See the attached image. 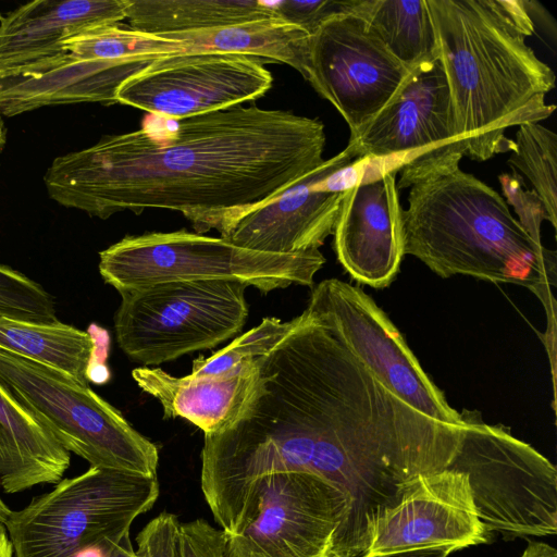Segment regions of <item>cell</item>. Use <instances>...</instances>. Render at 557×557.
Instances as JSON below:
<instances>
[{"instance_id": "cell-7", "label": "cell", "mask_w": 557, "mask_h": 557, "mask_svg": "<svg viewBox=\"0 0 557 557\" xmlns=\"http://www.w3.org/2000/svg\"><path fill=\"white\" fill-rule=\"evenodd\" d=\"M460 446L448 469L467 474L478 517L507 537L557 532V469L502 424L463 409Z\"/></svg>"}, {"instance_id": "cell-20", "label": "cell", "mask_w": 557, "mask_h": 557, "mask_svg": "<svg viewBox=\"0 0 557 557\" xmlns=\"http://www.w3.org/2000/svg\"><path fill=\"white\" fill-rule=\"evenodd\" d=\"M137 386L156 398L165 418H183L205 434L234 425L252 403L259 383L258 359L230 372L206 376H174L159 368L132 371Z\"/></svg>"}, {"instance_id": "cell-1", "label": "cell", "mask_w": 557, "mask_h": 557, "mask_svg": "<svg viewBox=\"0 0 557 557\" xmlns=\"http://www.w3.org/2000/svg\"><path fill=\"white\" fill-rule=\"evenodd\" d=\"M258 358L259 383L245 414L205 434L200 484L226 535L257 513L267 476H322L361 506L393 494L449 437V426L395 396L307 310Z\"/></svg>"}, {"instance_id": "cell-39", "label": "cell", "mask_w": 557, "mask_h": 557, "mask_svg": "<svg viewBox=\"0 0 557 557\" xmlns=\"http://www.w3.org/2000/svg\"><path fill=\"white\" fill-rule=\"evenodd\" d=\"M5 140H7V129H5L3 120H2V117L0 115V153L3 150V147L5 145Z\"/></svg>"}, {"instance_id": "cell-35", "label": "cell", "mask_w": 557, "mask_h": 557, "mask_svg": "<svg viewBox=\"0 0 557 557\" xmlns=\"http://www.w3.org/2000/svg\"><path fill=\"white\" fill-rule=\"evenodd\" d=\"M521 557H557V550L546 543L531 542Z\"/></svg>"}, {"instance_id": "cell-33", "label": "cell", "mask_w": 557, "mask_h": 557, "mask_svg": "<svg viewBox=\"0 0 557 557\" xmlns=\"http://www.w3.org/2000/svg\"><path fill=\"white\" fill-rule=\"evenodd\" d=\"M180 523L176 516L169 512L150 520L136 537L139 557H174Z\"/></svg>"}, {"instance_id": "cell-3", "label": "cell", "mask_w": 557, "mask_h": 557, "mask_svg": "<svg viewBox=\"0 0 557 557\" xmlns=\"http://www.w3.org/2000/svg\"><path fill=\"white\" fill-rule=\"evenodd\" d=\"M465 156L511 151L507 128L547 119L555 74L527 45L534 23L519 0H425Z\"/></svg>"}, {"instance_id": "cell-34", "label": "cell", "mask_w": 557, "mask_h": 557, "mask_svg": "<svg viewBox=\"0 0 557 557\" xmlns=\"http://www.w3.org/2000/svg\"><path fill=\"white\" fill-rule=\"evenodd\" d=\"M453 552L454 550L448 547H428L374 555L371 557H447Z\"/></svg>"}, {"instance_id": "cell-29", "label": "cell", "mask_w": 557, "mask_h": 557, "mask_svg": "<svg viewBox=\"0 0 557 557\" xmlns=\"http://www.w3.org/2000/svg\"><path fill=\"white\" fill-rule=\"evenodd\" d=\"M3 318L37 323L59 321L54 300L42 286L0 264V319Z\"/></svg>"}, {"instance_id": "cell-9", "label": "cell", "mask_w": 557, "mask_h": 557, "mask_svg": "<svg viewBox=\"0 0 557 557\" xmlns=\"http://www.w3.org/2000/svg\"><path fill=\"white\" fill-rule=\"evenodd\" d=\"M0 380L69 453L90 467L157 475V446L89 386L1 349Z\"/></svg>"}, {"instance_id": "cell-15", "label": "cell", "mask_w": 557, "mask_h": 557, "mask_svg": "<svg viewBox=\"0 0 557 557\" xmlns=\"http://www.w3.org/2000/svg\"><path fill=\"white\" fill-rule=\"evenodd\" d=\"M348 146L324 160L299 182L276 197L224 224L219 233L236 246L277 255L319 250L334 234L344 191L333 188L331 177L355 159Z\"/></svg>"}, {"instance_id": "cell-10", "label": "cell", "mask_w": 557, "mask_h": 557, "mask_svg": "<svg viewBox=\"0 0 557 557\" xmlns=\"http://www.w3.org/2000/svg\"><path fill=\"white\" fill-rule=\"evenodd\" d=\"M334 331L395 396L444 424L465 426L461 413L431 381L386 313L360 287L337 278L320 282L306 309Z\"/></svg>"}, {"instance_id": "cell-8", "label": "cell", "mask_w": 557, "mask_h": 557, "mask_svg": "<svg viewBox=\"0 0 557 557\" xmlns=\"http://www.w3.org/2000/svg\"><path fill=\"white\" fill-rule=\"evenodd\" d=\"M248 286L226 281L166 282L121 292L116 342L141 367L210 349L237 335L248 317Z\"/></svg>"}, {"instance_id": "cell-16", "label": "cell", "mask_w": 557, "mask_h": 557, "mask_svg": "<svg viewBox=\"0 0 557 557\" xmlns=\"http://www.w3.org/2000/svg\"><path fill=\"white\" fill-rule=\"evenodd\" d=\"M458 143L461 140L449 86L437 59L410 72L391 100L348 144L357 159H394L404 165L416 156Z\"/></svg>"}, {"instance_id": "cell-30", "label": "cell", "mask_w": 557, "mask_h": 557, "mask_svg": "<svg viewBox=\"0 0 557 557\" xmlns=\"http://www.w3.org/2000/svg\"><path fill=\"white\" fill-rule=\"evenodd\" d=\"M226 534L207 520L180 523L174 557H227Z\"/></svg>"}, {"instance_id": "cell-41", "label": "cell", "mask_w": 557, "mask_h": 557, "mask_svg": "<svg viewBox=\"0 0 557 557\" xmlns=\"http://www.w3.org/2000/svg\"><path fill=\"white\" fill-rule=\"evenodd\" d=\"M2 17H3V16H2V15H1V13H0V20H1Z\"/></svg>"}, {"instance_id": "cell-4", "label": "cell", "mask_w": 557, "mask_h": 557, "mask_svg": "<svg viewBox=\"0 0 557 557\" xmlns=\"http://www.w3.org/2000/svg\"><path fill=\"white\" fill-rule=\"evenodd\" d=\"M461 143L416 156L400 171L410 188L403 210L404 253L435 274H461L530 288L539 298L556 282V256L536 243L493 188L459 162Z\"/></svg>"}, {"instance_id": "cell-32", "label": "cell", "mask_w": 557, "mask_h": 557, "mask_svg": "<svg viewBox=\"0 0 557 557\" xmlns=\"http://www.w3.org/2000/svg\"><path fill=\"white\" fill-rule=\"evenodd\" d=\"M500 184L508 201L515 207L519 222L536 243L541 242V224L547 220L541 199L534 191L522 189L521 182L513 175L499 176Z\"/></svg>"}, {"instance_id": "cell-28", "label": "cell", "mask_w": 557, "mask_h": 557, "mask_svg": "<svg viewBox=\"0 0 557 557\" xmlns=\"http://www.w3.org/2000/svg\"><path fill=\"white\" fill-rule=\"evenodd\" d=\"M299 319V315L289 321L264 318L260 324L236 337L230 345L209 358L195 359L190 374L195 376L223 374L244 362L253 361L267 355L296 327Z\"/></svg>"}, {"instance_id": "cell-11", "label": "cell", "mask_w": 557, "mask_h": 557, "mask_svg": "<svg viewBox=\"0 0 557 557\" xmlns=\"http://www.w3.org/2000/svg\"><path fill=\"white\" fill-rule=\"evenodd\" d=\"M409 74L352 10L329 17L309 36L302 77L342 114L350 139L381 111Z\"/></svg>"}, {"instance_id": "cell-5", "label": "cell", "mask_w": 557, "mask_h": 557, "mask_svg": "<svg viewBox=\"0 0 557 557\" xmlns=\"http://www.w3.org/2000/svg\"><path fill=\"white\" fill-rule=\"evenodd\" d=\"M104 283L119 293L166 282L226 281L262 293L310 286L324 265L320 250L277 255L185 230L128 235L99 253Z\"/></svg>"}, {"instance_id": "cell-38", "label": "cell", "mask_w": 557, "mask_h": 557, "mask_svg": "<svg viewBox=\"0 0 557 557\" xmlns=\"http://www.w3.org/2000/svg\"><path fill=\"white\" fill-rule=\"evenodd\" d=\"M12 510L4 504V502L0 497V523L4 524L8 520Z\"/></svg>"}, {"instance_id": "cell-31", "label": "cell", "mask_w": 557, "mask_h": 557, "mask_svg": "<svg viewBox=\"0 0 557 557\" xmlns=\"http://www.w3.org/2000/svg\"><path fill=\"white\" fill-rule=\"evenodd\" d=\"M352 4L354 0H283L273 2V9L277 17L311 34L329 17L351 10Z\"/></svg>"}, {"instance_id": "cell-27", "label": "cell", "mask_w": 557, "mask_h": 557, "mask_svg": "<svg viewBox=\"0 0 557 557\" xmlns=\"http://www.w3.org/2000/svg\"><path fill=\"white\" fill-rule=\"evenodd\" d=\"M512 154L509 159L534 187L547 220L557 225V135L540 123L519 126Z\"/></svg>"}, {"instance_id": "cell-26", "label": "cell", "mask_w": 557, "mask_h": 557, "mask_svg": "<svg viewBox=\"0 0 557 557\" xmlns=\"http://www.w3.org/2000/svg\"><path fill=\"white\" fill-rule=\"evenodd\" d=\"M63 47L75 57L100 60L188 53L187 47L181 40L123 28L119 24L98 27L71 37L64 40Z\"/></svg>"}, {"instance_id": "cell-2", "label": "cell", "mask_w": 557, "mask_h": 557, "mask_svg": "<svg viewBox=\"0 0 557 557\" xmlns=\"http://www.w3.org/2000/svg\"><path fill=\"white\" fill-rule=\"evenodd\" d=\"M324 125L292 111L242 104L103 136L55 158L52 200L106 220L147 209L181 212L197 233L267 202L323 163Z\"/></svg>"}, {"instance_id": "cell-37", "label": "cell", "mask_w": 557, "mask_h": 557, "mask_svg": "<svg viewBox=\"0 0 557 557\" xmlns=\"http://www.w3.org/2000/svg\"><path fill=\"white\" fill-rule=\"evenodd\" d=\"M0 557H13V550L7 531L0 535Z\"/></svg>"}, {"instance_id": "cell-12", "label": "cell", "mask_w": 557, "mask_h": 557, "mask_svg": "<svg viewBox=\"0 0 557 557\" xmlns=\"http://www.w3.org/2000/svg\"><path fill=\"white\" fill-rule=\"evenodd\" d=\"M262 60L211 51L158 58L124 82L116 103L182 120L256 100L272 87Z\"/></svg>"}, {"instance_id": "cell-14", "label": "cell", "mask_w": 557, "mask_h": 557, "mask_svg": "<svg viewBox=\"0 0 557 557\" xmlns=\"http://www.w3.org/2000/svg\"><path fill=\"white\" fill-rule=\"evenodd\" d=\"M487 540L467 474L446 468L406 484L398 504L375 521L370 545L360 557L428 547L455 552Z\"/></svg>"}, {"instance_id": "cell-19", "label": "cell", "mask_w": 557, "mask_h": 557, "mask_svg": "<svg viewBox=\"0 0 557 557\" xmlns=\"http://www.w3.org/2000/svg\"><path fill=\"white\" fill-rule=\"evenodd\" d=\"M128 0H35L0 20V75L67 52L64 40L126 18Z\"/></svg>"}, {"instance_id": "cell-21", "label": "cell", "mask_w": 557, "mask_h": 557, "mask_svg": "<svg viewBox=\"0 0 557 557\" xmlns=\"http://www.w3.org/2000/svg\"><path fill=\"white\" fill-rule=\"evenodd\" d=\"M70 463L71 453L0 380V488L58 483Z\"/></svg>"}, {"instance_id": "cell-25", "label": "cell", "mask_w": 557, "mask_h": 557, "mask_svg": "<svg viewBox=\"0 0 557 557\" xmlns=\"http://www.w3.org/2000/svg\"><path fill=\"white\" fill-rule=\"evenodd\" d=\"M351 10L410 72L440 58L435 27L425 0H355Z\"/></svg>"}, {"instance_id": "cell-18", "label": "cell", "mask_w": 557, "mask_h": 557, "mask_svg": "<svg viewBox=\"0 0 557 557\" xmlns=\"http://www.w3.org/2000/svg\"><path fill=\"white\" fill-rule=\"evenodd\" d=\"M158 58L82 59L70 52L0 75V113L17 115L41 107L77 102L116 103V92Z\"/></svg>"}, {"instance_id": "cell-23", "label": "cell", "mask_w": 557, "mask_h": 557, "mask_svg": "<svg viewBox=\"0 0 557 557\" xmlns=\"http://www.w3.org/2000/svg\"><path fill=\"white\" fill-rule=\"evenodd\" d=\"M276 16L273 2L258 0H128L129 28L152 35L214 29Z\"/></svg>"}, {"instance_id": "cell-40", "label": "cell", "mask_w": 557, "mask_h": 557, "mask_svg": "<svg viewBox=\"0 0 557 557\" xmlns=\"http://www.w3.org/2000/svg\"><path fill=\"white\" fill-rule=\"evenodd\" d=\"M5 531H7V530H5V528H4V524H1V523H0V535H1L3 532H5Z\"/></svg>"}, {"instance_id": "cell-6", "label": "cell", "mask_w": 557, "mask_h": 557, "mask_svg": "<svg viewBox=\"0 0 557 557\" xmlns=\"http://www.w3.org/2000/svg\"><path fill=\"white\" fill-rule=\"evenodd\" d=\"M157 475L90 467L63 479L18 511L4 528L13 557H73L119 542L159 496Z\"/></svg>"}, {"instance_id": "cell-17", "label": "cell", "mask_w": 557, "mask_h": 557, "mask_svg": "<svg viewBox=\"0 0 557 557\" xmlns=\"http://www.w3.org/2000/svg\"><path fill=\"white\" fill-rule=\"evenodd\" d=\"M396 173L389 171L346 189L334 231L339 263L352 280L373 288L395 280L405 256Z\"/></svg>"}, {"instance_id": "cell-36", "label": "cell", "mask_w": 557, "mask_h": 557, "mask_svg": "<svg viewBox=\"0 0 557 557\" xmlns=\"http://www.w3.org/2000/svg\"><path fill=\"white\" fill-rule=\"evenodd\" d=\"M108 557H139V555L132 546L129 534H126L113 546Z\"/></svg>"}, {"instance_id": "cell-13", "label": "cell", "mask_w": 557, "mask_h": 557, "mask_svg": "<svg viewBox=\"0 0 557 557\" xmlns=\"http://www.w3.org/2000/svg\"><path fill=\"white\" fill-rule=\"evenodd\" d=\"M256 500L252 521L226 535L227 557H332L347 513L334 485L310 472L274 473L261 481Z\"/></svg>"}, {"instance_id": "cell-24", "label": "cell", "mask_w": 557, "mask_h": 557, "mask_svg": "<svg viewBox=\"0 0 557 557\" xmlns=\"http://www.w3.org/2000/svg\"><path fill=\"white\" fill-rule=\"evenodd\" d=\"M0 349L51 368L89 386L96 344L85 331L60 321L0 319Z\"/></svg>"}, {"instance_id": "cell-22", "label": "cell", "mask_w": 557, "mask_h": 557, "mask_svg": "<svg viewBox=\"0 0 557 557\" xmlns=\"http://www.w3.org/2000/svg\"><path fill=\"white\" fill-rule=\"evenodd\" d=\"M160 36L183 41L188 52L211 51L265 59L287 64L302 75L310 33L271 16L214 29Z\"/></svg>"}]
</instances>
